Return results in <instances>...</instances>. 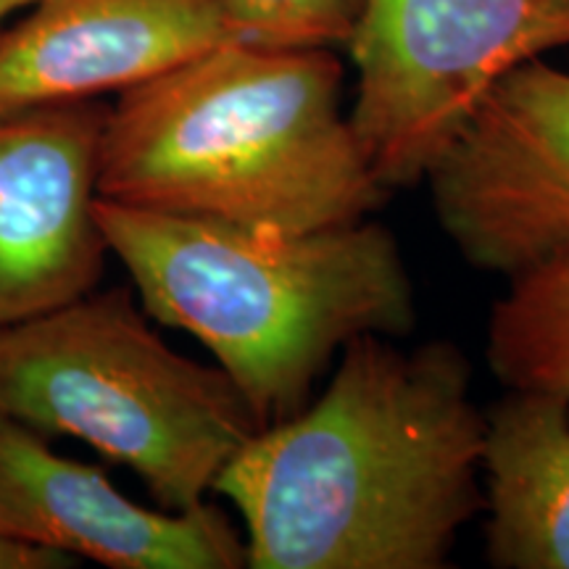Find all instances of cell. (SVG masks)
Listing matches in <instances>:
<instances>
[{
  "label": "cell",
  "mask_w": 569,
  "mask_h": 569,
  "mask_svg": "<svg viewBox=\"0 0 569 569\" xmlns=\"http://www.w3.org/2000/svg\"><path fill=\"white\" fill-rule=\"evenodd\" d=\"M488 417L451 343L343 348L309 409L261 427L219 475L253 569H440L486 509Z\"/></svg>",
  "instance_id": "cell-1"
},
{
  "label": "cell",
  "mask_w": 569,
  "mask_h": 569,
  "mask_svg": "<svg viewBox=\"0 0 569 569\" xmlns=\"http://www.w3.org/2000/svg\"><path fill=\"white\" fill-rule=\"evenodd\" d=\"M98 198L132 209L309 232L388 198L343 113L332 48L227 40L119 92L98 151Z\"/></svg>",
  "instance_id": "cell-2"
},
{
  "label": "cell",
  "mask_w": 569,
  "mask_h": 569,
  "mask_svg": "<svg viewBox=\"0 0 569 569\" xmlns=\"http://www.w3.org/2000/svg\"><path fill=\"white\" fill-rule=\"evenodd\" d=\"M96 217L142 309L209 348L259 427L301 411L353 338L401 336L415 322L401 248L369 219L282 232L103 198Z\"/></svg>",
  "instance_id": "cell-3"
},
{
  "label": "cell",
  "mask_w": 569,
  "mask_h": 569,
  "mask_svg": "<svg viewBox=\"0 0 569 569\" xmlns=\"http://www.w3.org/2000/svg\"><path fill=\"white\" fill-rule=\"evenodd\" d=\"M0 417L82 440L169 511L209 501L261 430L230 375L169 348L130 288L0 330Z\"/></svg>",
  "instance_id": "cell-4"
},
{
  "label": "cell",
  "mask_w": 569,
  "mask_h": 569,
  "mask_svg": "<svg viewBox=\"0 0 569 569\" xmlns=\"http://www.w3.org/2000/svg\"><path fill=\"white\" fill-rule=\"evenodd\" d=\"M361 153L415 184L509 71L569 46V0H365L351 40Z\"/></svg>",
  "instance_id": "cell-5"
},
{
  "label": "cell",
  "mask_w": 569,
  "mask_h": 569,
  "mask_svg": "<svg viewBox=\"0 0 569 569\" xmlns=\"http://www.w3.org/2000/svg\"><path fill=\"white\" fill-rule=\"evenodd\" d=\"M425 180L440 227L472 267L515 277L567 251V71L538 59L509 71Z\"/></svg>",
  "instance_id": "cell-6"
},
{
  "label": "cell",
  "mask_w": 569,
  "mask_h": 569,
  "mask_svg": "<svg viewBox=\"0 0 569 569\" xmlns=\"http://www.w3.org/2000/svg\"><path fill=\"white\" fill-rule=\"evenodd\" d=\"M109 103L0 117V330L61 309L101 282L98 151Z\"/></svg>",
  "instance_id": "cell-7"
},
{
  "label": "cell",
  "mask_w": 569,
  "mask_h": 569,
  "mask_svg": "<svg viewBox=\"0 0 569 569\" xmlns=\"http://www.w3.org/2000/svg\"><path fill=\"white\" fill-rule=\"evenodd\" d=\"M0 538L111 569L248 567L246 536L219 507H142L103 469L61 457L9 417H0Z\"/></svg>",
  "instance_id": "cell-8"
},
{
  "label": "cell",
  "mask_w": 569,
  "mask_h": 569,
  "mask_svg": "<svg viewBox=\"0 0 569 569\" xmlns=\"http://www.w3.org/2000/svg\"><path fill=\"white\" fill-rule=\"evenodd\" d=\"M0 24V117L101 101L232 40L222 0H34Z\"/></svg>",
  "instance_id": "cell-9"
},
{
  "label": "cell",
  "mask_w": 569,
  "mask_h": 569,
  "mask_svg": "<svg viewBox=\"0 0 569 569\" xmlns=\"http://www.w3.org/2000/svg\"><path fill=\"white\" fill-rule=\"evenodd\" d=\"M488 559L569 569V398L511 390L488 415Z\"/></svg>",
  "instance_id": "cell-10"
},
{
  "label": "cell",
  "mask_w": 569,
  "mask_h": 569,
  "mask_svg": "<svg viewBox=\"0 0 569 569\" xmlns=\"http://www.w3.org/2000/svg\"><path fill=\"white\" fill-rule=\"evenodd\" d=\"M488 361L511 390L569 398V248L511 277L490 315Z\"/></svg>",
  "instance_id": "cell-11"
},
{
  "label": "cell",
  "mask_w": 569,
  "mask_h": 569,
  "mask_svg": "<svg viewBox=\"0 0 569 569\" xmlns=\"http://www.w3.org/2000/svg\"><path fill=\"white\" fill-rule=\"evenodd\" d=\"M365 0H222L234 40L269 48L346 46Z\"/></svg>",
  "instance_id": "cell-12"
},
{
  "label": "cell",
  "mask_w": 569,
  "mask_h": 569,
  "mask_svg": "<svg viewBox=\"0 0 569 569\" xmlns=\"http://www.w3.org/2000/svg\"><path fill=\"white\" fill-rule=\"evenodd\" d=\"M71 565L74 561L63 557V553L34 549V546L0 538V569H63Z\"/></svg>",
  "instance_id": "cell-13"
},
{
  "label": "cell",
  "mask_w": 569,
  "mask_h": 569,
  "mask_svg": "<svg viewBox=\"0 0 569 569\" xmlns=\"http://www.w3.org/2000/svg\"><path fill=\"white\" fill-rule=\"evenodd\" d=\"M34 0H0V24H3L6 19L13 17L17 11H24L27 6H32Z\"/></svg>",
  "instance_id": "cell-14"
}]
</instances>
